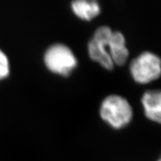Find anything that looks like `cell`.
I'll return each instance as SVG.
<instances>
[{
  "label": "cell",
  "mask_w": 161,
  "mask_h": 161,
  "mask_svg": "<svg viewBox=\"0 0 161 161\" xmlns=\"http://www.w3.org/2000/svg\"><path fill=\"white\" fill-rule=\"evenodd\" d=\"M130 72L136 81L146 84L161 75V58L151 52H144L132 60Z\"/></svg>",
  "instance_id": "obj_2"
},
{
  "label": "cell",
  "mask_w": 161,
  "mask_h": 161,
  "mask_svg": "<svg viewBox=\"0 0 161 161\" xmlns=\"http://www.w3.org/2000/svg\"><path fill=\"white\" fill-rule=\"evenodd\" d=\"M142 103L147 117L161 124V90L146 91L142 96Z\"/></svg>",
  "instance_id": "obj_5"
},
{
  "label": "cell",
  "mask_w": 161,
  "mask_h": 161,
  "mask_svg": "<svg viewBox=\"0 0 161 161\" xmlns=\"http://www.w3.org/2000/svg\"><path fill=\"white\" fill-rule=\"evenodd\" d=\"M110 58L117 65H123L128 59L129 52L125 46V39L120 31H113L108 44Z\"/></svg>",
  "instance_id": "obj_6"
},
{
  "label": "cell",
  "mask_w": 161,
  "mask_h": 161,
  "mask_svg": "<svg viewBox=\"0 0 161 161\" xmlns=\"http://www.w3.org/2000/svg\"><path fill=\"white\" fill-rule=\"evenodd\" d=\"M46 66L55 73L68 75L77 65V59L68 46L56 43L49 46L44 55Z\"/></svg>",
  "instance_id": "obj_3"
},
{
  "label": "cell",
  "mask_w": 161,
  "mask_h": 161,
  "mask_svg": "<svg viewBox=\"0 0 161 161\" xmlns=\"http://www.w3.org/2000/svg\"><path fill=\"white\" fill-rule=\"evenodd\" d=\"M100 115L114 128H120L129 123L133 112L131 106L125 98L118 95H110L102 102Z\"/></svg>",
  "instance_id": "obj_1"
},
{
  "label": "cell",
  "mask_w": 161,
  "mask_h": 161,
  "mask_svg": "<svg viewBox=\"0 0 161 161\" xmlns=\"http://www.w3.org/2000/svg\"><path fill=\"white\" fill-rule=\"evenodd\" d=\"M158 161H161V157H160V158H159V159H158Z\"/></svg>",
  "instance_id": "obj_9"
},
{
  "label": "cell",
  "mask_w": 161,
  "mask_h": 161,
  "mask_svg": "<svg viewBox=\"0 0 161 161\" xmlns=\"http://www.w3.org/2000/svg\"><path fill=\"white\" fill-rule=\"evenodd\" d=\"M10 73V64L8 58L0 49V80L5 79L8 76Z\"/></svg>",
  "instance_id": "obj_8"
},
{
  "label": "cell",
  "mask_w": 161,
  "mask_h": 161,
  "mask_svg": "<svg viewBox=\"0 0 161 161\" xmlns=\"http://www.w3.org/2000/svg\"><path fill=\"white\" fill-rule=\"evenodd\" d=\"M112 33L113 31L108 26H101L96 29L93 37L88 44L90 58L108 69L114 67V62L108 52V44Z\"/></svg>",
  "instance_id": "obj_4"
},
{
  "label": "cell",
  "mask_w": 161,
  "mask_h": 161,
  "mask_svg": "<svg viewBox=\"0 0 161 161\" xmlns=\"http://www.w3.org/2000/svg\"><path fill=\"white\" fill-rule=\"evenodd\" d=\"M74 13L84 19H91L100 13V6L96 1L76 0L72 3Z\"/></svg>",
  "instance_id": "obj_7"
}]
</instances>
